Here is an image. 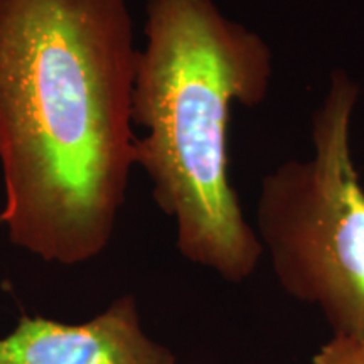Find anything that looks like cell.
I'll use <instances>...</instances> for the list:
<instances>
[{"instance_id": "6da1fadb", "label": "cell", "mask_w": 364, "mask_h": 364, "mask_svg": "<svg viewBox=\"0 0 364 364\" xmlns=\"http://www.w3.org/2000/svg\"><path fill=\"white\" fill-rule=\"evenodd\" d=\"M127 0H0L4 226L41 260L110 243L135 166Z\"/></svg>"}, {"instance_id": "277c9868", "label": "cell", "mask_w": 364, "mask_h": 364, "mask_svg": "<svg viewBox=\"0 0 364 364\" xmlns=\"http://www.w3.org/2000/svg\"><path fill=\"white\" fill-rule=\"evenodd\" d=\"M0 364H177L174 353L150 339L135 295L127 294L80 324L22 316L0 338Z\"/></svg>"}, {"instance_id": "8992f818", "label": "cell", "mask_w": 364, "mask_h": 364, "mask_svg": "<svg viewBox=\"0 0 364 364\" xmlns=\"http://www.w3.org/2000/svg\"><path fill=\"white\" fill-rule=\"evenodd\" d=\"M0 226H4V216H2V213H0Z\"/></svg>"}, {"instance_id": "3957f363", "label": "cell", "mask_w": 364, "mask_h": 364, "mask_svg": "<svg viewBox=\"0 0 364 364\" xmlns=\"http://www.w3.org/2000/svg\"><path fill=\"white\" fill-rule=\"evenodd\" d=\"M359 85L331 73L311 117L312 154L262 179L257 231L282 290L321 312L332 336L364 343V186L351 127Z\"/></svg>"}, {"instance_id": "7a4b0ae2", "label": "cell", "mask_w": 364, "mask_h": 364, "mask_svg": "<svg viewBox=\"0 0 364 364\" xmlns=\"http://www.w3.org/2000/svg\"><path fill=\"white\" fill-rule=\"evenodd\" d=\"M132 122L145 130L135 166L176 223V245L194 265L243 284L263 248L231 181L233 108L265 102L275 73L265 39L215 0H145Z\"/></svg>"}, {"instance_id": "5b68a950", "label": "cell", "mask_w": 364, "mask_h": 364, "mask_svg": "<svg viewBox=\"0 0 364 364\" xmlns=\"http://www.w3.org/2000/svg\"><path fill=\"white\" fill-rule=\"evenodd\" d=\"M312 364H364V343L332 336L314 354Z\"/></svg>"}]
</instances>
